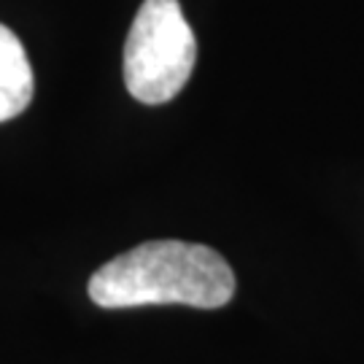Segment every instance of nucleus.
Listing matches in <instances>:
<instances>
[{"label": "nucleus", "mask_w": 364, "mask_h": 364, "mask_svg": "<svg viewBox=\"0 0 364 364\" xmlns=\"http://www.w3.org/2000/svg\"><path fill=\"white\" fill-rule=\"evenodd\" d=\"M100 308L192 305L213 311L235 294V273L219 251L183 240H149L105 262L90 278Z\"/></svg>", "instance_id": "f257e3e1"}, {"label": "nucleus", "mask_w": 364, "mask_h": 364, "mask_svg": "<svg viewBox=\"0 0 364 364\" xmlns=\"http://www.w3.org/2000/svg\"><path fill=\"white\" fill-rule=\"evenodd\" d=\"M197 41L178 0H144L124 41V84L138 103L162 105L189 81Z\"/></svg>", "instance_id": "f03ea898"}, {"label": "nucleus", "mask_w": 364, "mask_h": 364, "mask_svg": "<svg viewBox=\"0 0 364 364\" xmlns=\"http://www.w3.org/2000/svg\"><path fill=\"white\" fill-rule=\"evenodd\" d=\"M33 68L22 41L0 25V122L19 117L33 100Z\"/></svg>", "instance_id": "7ed1b4c3"}]
</instances>
